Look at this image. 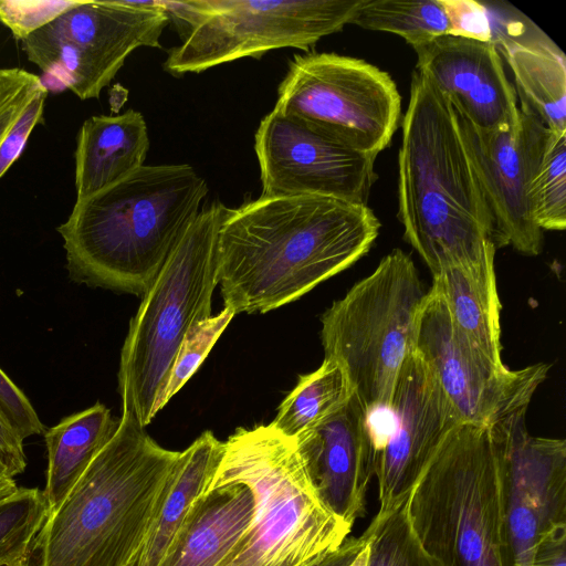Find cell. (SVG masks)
Instances as JSON below:
<instances>
[{
	"mask_svg": "<svg viewBox=\"0 0 566 566\" xmlns=\"http://www.w3.org/2000/svg\"><path fill=\"white\" fill-rule=\"evenodd\" d=\"M493 38L514 76L520 111L556 133H566V57L563 51L532 22L509 23Z\"/></svg>",
	"mask_w": 566,
	"mask_h": 566,
	"instance_id": "obj_19",
	"label": "cell"
},
{
	"mask_svg": "<svg viewBox=\"0 0 566 566\" xmlns=\"http://www.w3.org/2000/svg\"><path fill=\"white\" fill-rule=\"evenodd\" d=\"M262 195L323 196L367 205L376 157L357 151L318 123L276 109L254 136Z\"/></svg>",
	"mask_w": 566,
	"mask_h": 566,
	"instance_id": "obj_14",
	"label": "cell"
},
{
	"mask_svg": "<svg viewBox=\"0 0 566 566\" xmlns=\"http://www.w3.org/2000/svg\"><path fill=\"white\" fill-rule=\"evenodd\" d=\"M350 24L397 34L413 49L449 32L440 0H361Z\"/></svg>",
	"mask_w": 566,
	"mask_h": 566,
	"instance_id": "obj_26",
	"label": "cell"
},
{
	"mask_svg": "<svg viewBox=\"0 0 566 566\" xmlns=\"http://www.w3.org/2000/svg\"><path fill=\"white\" fill-rule=\"evenodd\" d=\"M528 198L535 223L544 230L566 228V133L551 130L531 180Z\"/></svg>",
	"mask_w": 566,
	"mask_h": 566,
	"instance_id": "obj_28",
	"label": "cell"
},
{
	"mask_svg": "<svg viewBox=\"0 0 566 566\" xmlns=\"http://www.w3.org/2000/svg\"><path fill=\"white\" fill-rule=\"evenodd\" d=\"M367 530L359 537L347 538L337 549L322 556L308 566H348L358 552L367 544Z\"/></svg>",
	"mask_w": 566,
	"mask_h": 566,
	"instance_id": "obj_38",
	"label": "cell"
},
{
	"mask_svg": "<svg viewBox=\"0 0 566 566\" xmlns=\"http://www.w3.org/2000/svg\"><path fill=\"white\" fill-rule=\"evenodd\" d=\"M0 418L24 442L44 433V426L25 394L0 368Z\"/></svg>",
	"mask_w": 566,
	"mask_h": 566,
	"instance_id": "obj_33",
	"label": "cell"
},
{
	"mask_svg": "<svg viewBox=\"0 0 566 566\" xmlns=\"http://www.w3.org/2000/svg\"><path fill=\"white\" fill-rule=\"evenodd\" d=\"M182 29L165 70L199 73L271 50H308L322 38L350 24L361 0H190L161 1Z\"/></svg>",
	"mask_w": 566,
	"mask_h": 566,
	"instance_id": "obj_9",
	"label": "cell"
},
{
	"mask_svg": "<svg viewBox=\"0 0 566 566\" xmlns=\"http://www.w3.org/2000/svg\"><path fill=\"white\" fill-rule=\"evenodd\" d=\"M18 488L14 478L0 459V499L13 493Z\"/></svg>",
	"mask_w": 566,
	"mask_h": 566,
	"instance_id": "obj_39",
	"label": "cell"
},
{
	"mask_svg": "<svg viewBox=\"0 0 566 566\" xmlns=\"http://www.w3.org/2000/svg\"><path fill=\"white\" fill-rule=\"evenodd\" d=\"M42 86L40 76L23 69H0V144Z\"/></svg>",
	"mask_w": 566,
	"mask_h": 566,
	"instance_id": "obj_32",
	"label": "cell"
},
{
	"mask_svg": "<svg viewBox=\"0 0 566 566\" xmlns=\"http://www.w3.org/2000/svg\"><path fill=\"white\" fill-rule=\"evenodd\" d=\"M48 90L43 85L0 144V179L20 157L34 127L43 122Z\"/></svg>",
	"mask_w": 566,
	"mask_h": 566,
	"instance_id": "obj_35",
	"label": "cell"
},
{
	"mask_svg": "<svg viewBox=\"0 0 566 566\" xmlns=\"http://www.w3.org/2000/svg\"><path fill=\"white\" fill-rule=\"evenodd\" d=\"M533 566H566V524L555 526L537 546Z\"/></svg>",
	"mask_w": 566,
	"mask_h": 566,
	"instance_id": "obj_36",
	"label": "cell"
},
{
	"mask_svg": "<svg viewBox=\"0 0 566 566\" xmlns=\"http://www.w3.org/2000/svg\"><path fill=\"white\" fill-rule=\"evenodd\" d=\"M426 294L411 256L394 249L322 315L325 359L340 366L370 415L389 409Z\"/></svg>",
	"mask_w": 566,
	"mask_h": 566,
	"instance_id": "obj_8",
	"label": "cell"
},
{
	"mask_svg": "<svg viewBox=\"0 0 566 566\" xmlns=\"http://www.w3.org/2000/svg\"><path fill=\"white\" fill-rule=\"evenodd\" d=\"M208 190L190 165H157L76 199L56 228L70 279L143 295L199 214Z\"/></svg>",
	"mask_w": 566,
	"mask_h": 566,
	"instance_id": "obj_2",
	"label": "cell"
},
{
	"mask_svg": "<svg viewBox=\"0 0 566 566\" xmlns=\"http://www.w3.org/2000/svg\"><path fill=\"white\" fill-rule=\"evenodd\" d=\"M406 507L419 543L442 566H507L489 426L452 428L409 490Z\"/></svg>",
	"mask_w": 566,
	"mask_h": 566,
	"instance_id": "obj_7",
	"label": "cell"
},
{
	"mask_svg": "<svg viewBox=\"0 0 566 566\" xmlns=\"http://www.w3.org/2000/svg\"><path fill=\"white\" fill-rule=\"evenodd\" d=\"M455 113L490 214L495 249L511 245L526 255L539 254L544 235L533 219L528 189L551 129L522 111L516 123L494 130L475 128Z\"/></svg>",
	"mask_w": 566,
	"mask_h": 566,
	"instance_id": "obj_15",
	"label": "cell"
},
{
	"mask_svg": "<svg viewBox=\"0 0 566 566\" xmlns=\"http://www.w3.org/2000/svg\"><path fill=\"white\" fill-rule=\"evenodd\" d=\"M241 484L254 500L252 521L219 566H308L352 531L317 495L295 439L271 424L238 428L208 490Z\"/></svg>",
	"mask_w": 566,
	"mask_h": 566,
	"instance_id": "obj_5",
	"label": "cell"
},
{
	"mask_svg": "<svg viewBox=\"0 0 566 566\" xmlns=\"http://www.w3.org/2000/svg\"><path fill=\"white\" fill-rule=\"evenodd\" d=\"M368 556H369V548H368V542H367V544L358 552L356 557L352 560V563L348 566H368Z\"/></svg>",
	"mask_w": 566,
	"mask_h": 566,
	"instance_id": "obj_40",
	"label": "cell"
},
{
	"mask_svg": "<svg viewBox=\"0 0 566 566\" xmlns=\"http://www.w3.org/2000/svg\"><path fill=\"white\" fill-rule=\"evenodd\" d=\"M413 350L433 373L460 422L479 426L527 408L549 369L544 363L516 370L494 364L458 328L433 286L419 311Z\"/></svg>",
	"mask_w": 566,
	"mask_h": 566,
	"instance_id": "obj_12",
	"label": "cell"
},
{
	"mask_svg": "<svg viewBox=\"0 0 566 566\" xmlns=\"http://www.w3.org/2000/svg\"><path fill=\"white\" fill-rule=\"evenodd\" d=\"M407 495L388 512H378L366 528L368 566H442L415 535L407 515Z\"/></svg>",
	"mask_w": 566,
	"mask_h": 566,
	"instance_id": "obj_29",
	"label": "cell"
},
{
	"mask_svg": "<svg viewBox=\"0 0 566 566\" xmlns=\"http://www.w3.org/2000/svg\"><path fill=\"white\" fill-rule=\"evenodd\" d=\"M413 50L416 71L475 128L501 129L518 120L516 93L493 41L447 34Z\"/></svg>",
	"mask_w": 566,
	"mask_h": 566,
	"instance_id": "obj_18",
	"label": "cell"
},
{
	"mask_svg": "<svg viewBox=\"0 0 566 566\" xmlns=\"http://www.w3.org/2000/svg\"><path fill=\"white\" fill-rule=\"evenodd\" d=\"M12 566H32L31 560H24Z\"/></svg>",
	"mask_w": 566,
	"mask_h": 566,
	"instance_id": "obj_41",
	"label": "cell"
},
{
	"mask_svg": "<svg viewBox=\"0 0 566 566\" xmlns=\"http://www.w3.org/2000/svg\"><path fill=\"white\" fill-rule=\"evenodd\" d=\"M230 208L200 210L143 293L119 361L122 412L146 427L159 410L170 368L188 332L211 316L218 284L217 243Z\"/></svg>",
	"mask_w": 566,
	"mask_h": 566,
	"instance_id": "obj_6",
	"label": "cell"
},
{
	"mask_svg": "<svg viewBox=\"0 0 566 566\" xmlns=\"http://www.w3.org/2000/svg\"><path fill=\"white\" fill-rule=\"evenodd\" d=\"M50 507L43 490L19 486L0 499V566L31 560Z\"/></svg>",
	"mask_w": 566,
	"mask_h": 566,
	"instance_id": "obj_27",
	"label": "cell"
},
{
	"mask_svg": "<svg viewBox=\"0 0 566 566\" xmlns=\"http://www.w3.org/2000/svg\"><path fill=\"white\" fill-rule=\"evenodd\" d=\"M223 452L224 442L211 431L179 452L168 490L130 566H158L191 506L208 490Z\"/></svg>",
	"mask_w": 566,
	"mask_h": 566,
	"instance_id": "obj_23",
	"label": "cell"
},
{
	"mask_svg": "<svg viewBox=\"0 0 566 566\" xmlns=\"http://www.w3.org/2000/svg\"><path fill=\"white\" fill-rule=\"evenodd\" d=\"M118 420L103 403L63 418L44 431L48 452L43 490L50 512L73 488L88 464L113 436Z\"/></svg>",
	"mask_w": 566,
	"mask_h": 566,
	"instance_id": "obj_24",
	"label": "cell"
},
{
	"mask_svg": "<svg viewBox=\"0 0 566 566\" xmlns=\"http://www.w3.org/2000/svg\"><path fill=\"white\" fill-rule=\"evenodd\" d=\"M352 394L340 366L324 359L316 370L300 376L270 424L284 436L295 439L338 409Z\"/></svg>",
	"mask_w": 566,
	"mask_h": 566,
	"instance_id": "obj_25",
	"label": "cell"
},
{
	"mask_svg": "<svg viewBox=\"0 0 566 566\" xmlns=\"http://www.w3.org/2000/svg\"><path fill=\"white\" fill-rule=\"evenodd\" d=\"M0 459L14 478L24 472L28 460L23 441L0 418Z\"/></svg>",
	"mask_w": 566,
	"mask_h": 566,
	"instance_id": "obj_37",
	"label": "cell"
},
{
	"mask_svg": "<svg viewBox=\"0 0 566 566\" xmlns=\"http://www.w3.org/2000/svg\"><path fill=\"white\" fill-rule=\"evenodd\" d=\"M380 221L358 202L261 196L229 209L217 243L224 306L265 313L291 303L365 255Z\"/></svg>",
	"mask_w": 566,
	"mask_h": 566,
	"instance_id": "obj_1",
	"label": "cell"
},
{
	"mask_svg": "<svg viewBox=\"0 0 566 566\" xmlns=\"http://www.w3.org/2000/svg\"><path fill=\"white\" fill-rule=\"evenodd\" d=\"M358 396L295 438L308 478L322 502L348 525L364 516L378 438Z\"/></svg>",
	"mask_w": 566,
	"mask_h": 566,
	"instance_id": "obj_17",
	"label": "cell"
},
{
	"mask_svg": "<svg viewBox=\"0 0 566 566\" xmlns=\"http://www.w3.org/2000/svg\"><path fill=\"white\" fill-rule=\"evenodd\" d=\"M494 259L492 252L476 263L448 268L432 275V286L443 296L458 328L489 359L503 366Z\"/></svg>",
	"mask_w": 566,
	"mask_h": 566,
	"instance_id": "obj_22",
	"label": "cell"
},
{
	"mask_svg": "<svg viewBox=\"0 0 566 566\" xmlns=\"http://www.w3.org/2000/svg\"><path fill=\"white\" fill-rule=\"evenodd\" d=\"M254 511L241 484L207 490L191 506L158 566H219L248 530Z\"/></svg>",
	"mask_w": 566,
	"mask_h": 566,
	"instance_id": "obj_20",
	"label": "cell"
},
{
	"mask_svg": "<svg viewBox=\"0 0 566 566\" xmlns=\"http://www.w3.org/2000/svg\"><path fill=\"white\" fill-rule=\"evenodd\" d=\"M388 411L389 433L376 452L380 513L405 497L437 448L461 423L439 381L412 350L399 371Z\"/></svg>",
	"mask_w": 566,
	"mask_h": 566,
	"instance_id": "obj_16",
	"label": "cell"
},
{
	"mask_svg": "<svg viewBox=\"0 0 566 566\" xmlns=\"http://www.w3.org/2000/svg\"><path fill=\"white\" fill-rule=\"evenodd\" d=\"M526 410L489 426L501 481L507 566H533L544 536L566 524V442L531 436Z\"/></svg>",
	"mask_w": 566,
	"mask_h": 566,
	"instance_id": "obj_13",
	"label": "cell"
},
{
	"mask_svg": "<svg viewBox=\"0 0 566 566\" xmlns=\"http://www.w3.org/2000/svg\"><path fill=\"white\" fill-rule=\"evenodd\" d=\"M149 137L143 115H95L81 126L75 158L76 199L87 198L145 166Z\"/></svg>",
	"mask_w": 566,
	"mask_h": 566,
	"instance_id": "obj_21",
	"label": "cell"
},
{
	"mask_svg": "<svg viewBox=\"0 0 566 566\" xmlns=\"http://www.w3.org/2000/svg\"><path fill=\"white\" fill-rule=\"evenodd\" d=\"M169 21L161 1H81L21 45L48 92L98 98L134 50L160 48Z\"/></svg>",
	"mask_w": 566,
	"mask_h": 566,
	"instance_id": "obj_10",
	"label": "cell"
},
{
	"mask_svg": "<svg viewBox=\"0 0 566 566\" xmlns=\"http://www.w3.org/2000/svg\"><path fill=\"white\" fill-rule=\"evenodd\" d=\"M235 313L229 308L196 324L185 336L159 400V410L191 378Z\"/></svg>",
	"mask_w": 566,
	"mask_h": 566,
	"instance_id": "obj_30",
	"label": "cell"
},
{
	"mask_svg": "<svg viewBox=\"0 0 566 566\" xmlns=\"http://www.w3.org/2000/svg\"><path fill=\"white\" fill-rule=\"evenodd\" d=\"M440 3L449 24L448 35L492 41L491 18L484 3L475 0H440Z\"/></svg>",
	"mask_w": 566,
	"mask_h": 566,
	"instance_id": "obj_34",
	"label": "cell"
},
{
	"mask_svg": "<svg viewBox=\"0 0 566 566\" xmlns=\"http://www.w3.org/2000/svg\"><path fill=\"white\" fill-rule=\"evenodd\" d=\"M72 0H0V22L20 41L75 8Z\"/></svg>",
	"mask_w": 566,
	"mask_h": 566,
	"instance_id": "obj_31",
	"label": "cell"
},
{
	"mask_svg": "<svg viewBox=\"0 0 566 566\" xmlns=\"http://www.w3.org/2000/svg\"><path fill=\"white\" fill-rule=\"evenodd\" d=\"M178 457L122 412L113 436L50 512L33 547L32 566H130Z\"/></svg>",
	"mask_w": 566,
	"mask_h": 566,
	"instance_id": "obj_4",
	"label": "cell"
},
{
	"mask_svg": "<svg viewBox=\"0 0 566 566\" xmlns=\"http://www.w3.org/2000/svg\"><path fill=\"white\" fill-rule=\"evenodd\" d=\"M274 109L314 120L377 158L398 128L401 96L388 73L364 60L306 53L290 61Z\"/></svg>",
	"mask_w": 566,
	"mask_h": 566,
	"instance_id": "obj_11",
	"label": "cell"
},
{
	"mask_svg": "<svg viewBox=\"0 0 566 566\" xmlns=\"http://www.w3.org/2000/svg\"><path fill=\"white\" fill-rule=\"evenodd\" d=\"M398 218L432 275L496 249L490 214L452 104L416 70L401 122Z\"/></svg>",
	"mask_w": 566,
	"mask_h": 566,
	"instance_id": "obj_3",
	"label": "cell"
}]
</instances>
